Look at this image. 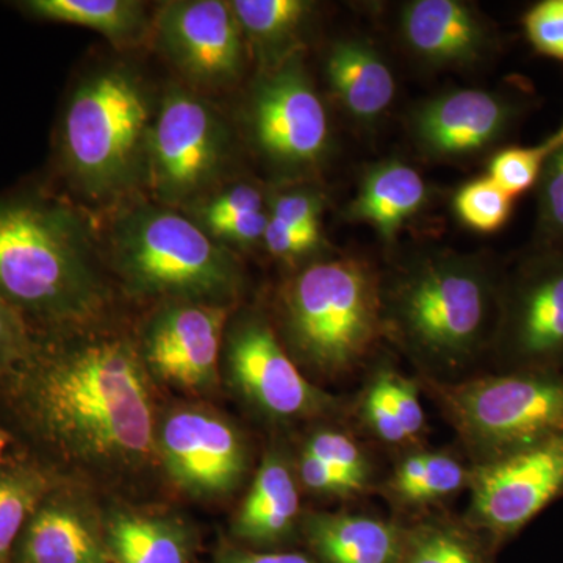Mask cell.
<instances>
[{"instance_id":"obj_1","label":"cell","mask_w":563,"mask_h":563,"mask_svg":"<svg viewBox=\"0 0 563 563\" xmlns=\"http://www.w3.org/2000/svg\"><path fill=\"white\" fill-rule=\"evenodd\" d=\"M161 406L139 340L107 320L35 331L24 361L0 377V424L13 451L107 498L132 499L161 474Z\"/></svg>"},{"instance_id":"obj_2","label":"cell","mask_w":563,"mask_h":563,"mask_svg":"<svg viewBox=\"0 0 563 563\" xmlns=\"http://www.w3.org/2000/svg\"><path fill=\"white\" fill-rule=\"evenodd\" d=\"M0 301L33 331L109 320V285L68 207L35 195L0 199Z\"/></svg>"},{"instance_id":"obj_3","label":"cell","mask_w":563,"mask_h":563,"mask_svg":"<svg viewBox=\"0 0 563 563\" xmlns=\"http://www.w3.org/2000/svg\"><path fill=\"white\" fill-rule=\"evenodd\" d=\"M387 310L415 355L439 368H457L495 335L499 292L483 263L440 252L420 258L396 280Z\"/></svg>"},{"instance_id":"obj_4","label":"cell","mask_w":563,"mask_h":563,"mask_svg":"<svg viewBox=\"0 0 563 563\" xmlns=\"http://www.w3.org/2000/svg\"><path fill=\"white\" fill-rule=\"evenodd\" d=\"M111 243L114 268L136 298L231 307L242 290L232 252L172 210L136 207L118 221Z\"/></svg>"},{"instance_id":"obj_5","label":"cell","mask_w":563,"mask_h":563,"mask_svg":"<svg viewBox=\"0 0 563 563\" xmlns=\"http://www.w3.org/2000/svg\"><path fill=\"white\" fill-rule=\"evenodd\" d=\"M280 309L292 361L318 377L351 372L383 328L376 277L357 258L307 266L285 288Z\"/></svg>"},{"instance_id":"obj_6","label":"cell","mask_w":563,"mask_h":563,"mask_svg":"<svg viewBox=\"0 0 563 563\" xmlns=\"http://www.w3.org/2000/svg\"><path fill=\"white\" fill-rule=\"evenodd\" d=\"M143 81L106 68L77 85L60 125V161L70 184L95 201L128 190L146 163L152 124Z\"/></svg>"},{"instance_id":"obj_7","label":"cell","mask_w":563,"mask_h":563,"mask_svg":"<svg viewBox=\"0 0 563 563\" xmlns=\"http://www.w3.org/2000/svg\"><path fill=\"white\" fill-rule=\"evenodd\" d=\"M437 396L484 463L563 439V373L512 372L437 385Z\"/></svg>"},{"instance_id":"obj_8","label":"cell","mask_w":563,"mask_h":563,"mask_svg":"<svg viewBox=\"0 0 563 563\" xmlns=\"http://www.w3.org/2000/svg\"><path fill=\"white\" fill-rule=\"evenodd\" d=\"M155 455L161 476L195 503L225 501L250 473V444L242 429L201 399L162 402Z\"/></svg>"},{"instance_id":"obj_9","label":"cell","mask_w":563,"mask_h":563,"mask_svg":"<svg viewBox=\"0 0 563 563\" xmlns=\"http://www.w3.org/2000/svg\"><path fill=\"white\" fill-rule=\"evenodd\" d=\"M221 379L254 412L296 421L331 412L335 402L314 387L288 354L268 321L243 314L224 333Z\"/></svg>"},{"instance_id":"obj_10","label":"cell","mask_w":563,"mask_h":563,"mask_svg":"<svg viewBox=\"0 0 563 563\" xmlns=\"http://www.w3.org/2000/svg\"><path fill=\"white\" fill-rule=\"evenodd\" d=\"M231 307L165 302L139 339L141 358L158 388L209 401L221 387V354Z\"/></svg>"},{"instance_id":"obj_11","label":"cell","mask_w":563,"mask_h":563,"mask_svg":"<svg viewBox=\"0 0 563 563\" xmlns=\"http://www.w3.org/2000/svg\"><path fill=\"white\" fill-rule=\"evenodd\" d=\"M496 344L514 372L563 373V250L537 247L499 292Z\"/></svg>"},{"instance_id":"obj_12","label":"cell","mask_w":563,"mask_h":563,"mask_svg":"<svg viewBox=\"0 0 563 563\" xmlns=\"http://www.w3.org/2000/svg\"><path fill=\"white\" fill-rule=\"evenodd\" d=\"M225 150L228 133L209 103L172 88L147 135L146 166L155 195L166 203L187 201L214 179Z\"/></svg>"},{"instance_id":"obj_13","label":"cell","mask_w":563,"mask_h":563,"mask_svg":"<svg viewBox=\"0 0 563 563\" xmlns=\"http://www.w3.org/2000/svg\"><path fill=\"white\" fill-rule=\"evenodd\" d=\"M298 57L269 69L255 85L250 106L255 144L285 172L314 168L331 146L328 111Z\"/></svg>"},{"instance_id":"obj_14","label":"cell","mask_w":563,"mask_h":563,"mask_svg":"<svg viewBox=\"0 0 563 563\" xmlns=\"http://www.w3.org/2000/svg\"><path fill=\"white\" fill-rule=\"evenodd\" d=\"M155 32L163 52L196 87L222 90L242 77L244 36L229 3H166L155 18Z\"/></svg>"},{"instance_id":"obj_15","label":"cell","mask_w":563,"mask_h":563,"mask_svg":"<svg viewBox=\"0 0 563 563\" xmlns=\"http://www.w3.org/2000/svg\"><path fill=\"white\" fill-rule=\"evenodd\" d=\"M472 484L474 523L515 536L563 492V439L485 462Z\"/></svg>"},{"instance_id":"obj_16","label":"cell","mask_w":563,"mask_h":563,"mask_svg":"<svg viewBox=\"0 0 563 563\" xmlns=\"http://www.w3.org/2000/svg\"><path fill=\"white\" fill-rule=\"evenodd\" d=\"M13 563H109L101 496L65 481L55 484L22 529Z\"/></svg>"},{"instance_id":"obj_17","label":"cell","mask_w":563,"mask_h":563,"mask_svg":"<svg viewBox=\"0 0 563 563\" xmlns=\"http://www.w3.org/2000/svg\"><path fill=\"white\" fill-rule=\"evenodd\" d=\"M523 110V102L503 92H444L415 111L412 135L429 157H468L501 140Z\"/></svg>"},{"instance_id":"obj_18","label":"cell","mask_w":563,"mask_h":563,"mask_svg":"<svg viewBox=\"0 0 563 563\" xmlns=\"http://www.w3.org/2000/svg\"><path fill=\"white\" fill-rule=\"evenodd\" d=\"M103 542L109 563H192L199 532L173 507L109 498Z\"/></svg>"},{"instance_id":"obj_19","label":"cell","mask_w":563,"mask_h":563,"mask_svg":"<svg viewBox=\"0 0 563 563\" xmlns=\"http://www.w3.org/2000/svg\"><path fill=\"white\" fill-rule=\"evenodd\" d=\"M402 38L417 57L437 68H465L483 60L492 32L476 10L459 0H413L401 16Z\"/></svg>"},{"instance_id":"obj_20","label":"cell","mask_w":563,"mask_h":563,"mask_svg":"<svg viewBox=\"0 0 563 563\" xmlns=\"http://www.w3.org/2000/svg\"><path fill=\"white\" fill-rule=\"evenodd\" d=\"M298 484L296 468L284 453L269 450L233 517V539L258 548L287 542L301 521Z\"/></svg>"},{"instance_id":"obj_21","label":"cell","mask_w":563,"mask_h":563,"mask_svg":"<svg viewBox=\"0 0 563 563\" xmlns=\"http://www.w3.org/2000/svg\"><path fill=\"white\" fill-rule=\"evenodd\" d=\"M325 74L344 109L363 124L376 122L390 109L395 77L383 55L366 41L347 38L333 43Z\"/></svg>"},{"instance_id":"obj_22","label":"cell","mask_w":563,"mask_h":563,"mask_svg":"<svg viewBox=\"0 0 563 563\" xmlns=\"http://www.w3.org/2000/svg\"><path fill=\"white\" fill-rule=\"evenodd\" d=\"M302 532L321 563H398L402 529L350 514H309Z\"/></svg>"},{"instance_id":"obj_23","label":"cell","mask_w":563,"mask_h":563,"mask_svg":"<svg viewBox=\"0 0 563 563\" xmlns=\"http://www.w3.org/2000/svg\"><path fill=\"white\" fill-rule=\"evenodd\" d=\"M428 184L412 166L385 162L366 173L347 207V220L365 222L390 242L428 202Z\"/></svg>"},{"instance_id":"obj_24","label":"cell","mask_w":563,"mask_h":563,"mask_svg":"<svg viewBox=\"0 0 563 563\" xmlns=\"http://www.w3.org/2000/svg\"><path fill=\"white\" fill-rule=\"evenodd\" d=\"M58 483L60 479L38 462L16 451L0 465V563H13L22 529L41 499Z\"/></svg>"},{"instance_id":"obj_25","label":"cell","mask_w":563,"mask_h":563,"mask_svg":"<svg viewBox=\"0 0 563 563\" xmlns=\"http://www.w3.org/2000/svg\"><path fill=\"white\" fill-rule=\"evenodd\" d=\"M20 9L38 20L92 29L114 44L135 43L146 27L143 3L133 0H27Z\"/></svg>"},{"instance_id":"obj_26","label":"cell","mask_w":563,"mask_h":563,"mask_svg":"<svg viewBox=\"0 0 563 563\" xmlns=\"http://www.w3.org/2000/svg\"><path fill=\"white\" fill-rule=\"evenodd\" d=\"M229 5L244 38L276 66L291 57L288 47L312 10V3L302 0H235Z\"/></svg>"},{"instance_id":"obj_27","label":"cell","mask_w":563,"mask_h":563,"mask_svg":"<svg viewBox=\"0 0 563 563\" xmlns=\"http://www.w3.org/2000/svg\"><path fill=\"white\" fill-rule=\"evenodd\" d=\"M466 481L465 468L446 454H413L401 462L393 474L390 487L404 503L439 501L461 490Z\"/></svg>"},{"instance_id":"obj_28","label":"cell","mask_w":563,"mask_h":563,"mask_svg":"<svg viewBox=\"0 0 563 563\" xmlns=\"http://www.w3.org/2000/svg\"><path fill=\"white\" fill-rule=\"evenodd\" d=\"M398 563H490L483 548L459 528L422 523L404 531Z\"/></svg>"},{"instance_id":"obj_29","label":"cell","mask_w":563,"mask_h":563,"mask_svg":"<svg viewBox=\"0 0 563 563\" xmlns=\"http://www.w3.org/2000/svg\"><path fill=\"white\" fill-rule=\"evenodd\" d=\"M562 146L563 124L537 146H514L499 151L488 165V177L517 198L536 187L544 166Z\"/></svg>"},{"instance_id":"obj_30","label":"cell","mask_w":563,"mask_h":563,"mask_svg":"<svg viewBox=\"0 0 563 563\" xmlns=\"http://www.w3.org/2000/svg\"><path fill=\"white\" fill-rule=\"evenodd\" d=\"M514 199L490 177H479L463 185L454 196L459 220L479 233L498 232L509 221Z\"/></svg>"},{"instance_id":"obj_31","label":"cell","mask_w":563,"mask_h":563,"mask_svg":"<svg viewBox=\"0 0 563 563\" xmlns=\"http://www.w3.org/2000/svg\"><path fill=\"white\" fill-rule=\"evenodd\" d=\"M537 187V247L563 250V146L544 166Z\"/></svg>"},{"instance_id":"obj_32","label":"cell","mask_w":563,"mask_h":563,"mask_svg":"<svg viewBox=\"0 0 563 563\" xmlns=\"http://www.w3.org/2000/svg\"><path fill=\"white\" fill-rule=\"evenodd\" d=\"M301 454L317 459L365 487L369 474L368 462L358 444L344 433L329 429L314 432L303 443Z\"/></svg>"},{"instance_id":"obj_33","label":"cell","mask_w":563,"mask_h":563,"mask_svg":"<svg viewBox=\"0 0 563 563\" xmlns=\"http://www.w3.org/2000/svg\"><path fill=\"white\" fill-rule=\"evenodd\" d=\"M525 35L537 54L563 62V0H543L526 11Z\"/></svg>"},{"instance_id":"obj_34","label":"cell","mask_w":563,"mask_h":563,"mask_svg":"<svg viewBox=\"0 0 563 563\" xmlns=\"http://www.w3.org/2000/svg\"><path fill=\"white\" fill-rule=\"evenodd\" d=\"M265 211L262 191L250 184H235L207 199L198 209L199 228L206 231L217 222Z\"/></svg>"},{"instance_id":"obj_35","label":"cell","mask_w":563,"mask_h":563,"mask_svg":"<svg viewBox=\"0 0 563 563\" xmlns=\"http://www.w3.org/2000/svg\"><path fill=\"white\" fill-rule=\"evenodd\" d=\"M376 379L383 385L385 395H387L407 437L410 440L417 439L424 429L426 418L420 398H418L417 387L412 380L399 376L398 373L388 372V369L377 374Z\"/></svg>"},{"instance_id":"obj_36","label":"cell","mask_w":563,"mask_h":563,"mask_svg":"<svg viewBox=\"0 0 563 563\" xmlns=\"http://www.w3.org/2000/svg\"><path fill=\"white\" fill-rule=\"evenodd\" d=\"M33 339L35 331L24 317L0 301V377L24 361Z\"/></svg>"},{"instance_id":"obj_37","label":"cell","mask_w":563,"mask_h":563,"mask_svg":"<svg viewBox=\"0 0 563 563\" xmlns=\"http://www.w3.org/2000/svg\"><path fill=\"white\" fill-rule=\"evenodd\" d=\"M322 199L318 192L296 190L276 196L269 220L288 228H309L321 224Z\"/></svg>"},{"instance_id":"obj_38","label":"cell","mask_w":563,"mask_h":563,"mask_svg":"<svg viewBox=\"0 0 563 563\" xmlns=\"http://www.w3.org/2000/svg\"><path fill=\"white\" fill-rule=\"evenodd\" d=\"M263 243L274 257L298 258L317 250L321 243V225L309 228H288L279 222L269 220L266 225Z\"/></svg>"},{"instance_id":"obj_39","label":"cell","mask_w":563,"mask_h":563,"mask_svg":"<svg viewBox=\"0 0 563 563\" xmlns=\"http://www.w3.org/2000/svg\"><path fill=\"white\" fill-rule=\"evenodd\" d=\"M296 476L299 483L307 490L317 493V495H351L362 490L363 485L357 481L346 476V474L336 472L331 466L317 461V459L302 455L299 457L298 466H296Z\"/></svg>"},{"instance_id":"obj_40","label":"cell","mask_w":563,"mask_h":563,"mask_svg":"<svg viewBox=\"0 0 563 563\" xmlns=\"http://www.w3.org/2000/svg\"><path fill=\"white\" fill-rule=\"evenodd\" d=\"M363 415L368 422L369 428L384 442L391 444H402L410 442L406 431H404L401 422L396 417L387 395H385L383 385L377 383L374 377L373 385L366 393L365 401H363Z\"/></svg>"},{"instance_id":"obj_41","label":"cell","mask_w":563,"mask_h":563,"mask_svg":"<svg viewBox=\"0 0 563 563\" xmlns=\"http://www.w3.org/2000/svg\"><path fill=\"white\" fill-rule=\"evenodd\" d=\"M211 563H321L302 553H266L239 544L224 543L218 548Z\"/></svg>"},{"instance_id":"obj_42","label":"cell","mask_w":563,"mask_h":563,"mask_svg":"<svg viewBox=\"0 0 563 563\" xmlns=\"http://www.w3.org/2000/svg\"><path fill=\"white\" fill-rule=\"evenodd\" d=\"M14 450V440L11 433L0 424V465L10 457Z\"/></svg>"}]
</instances>
